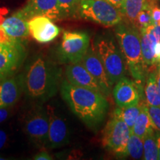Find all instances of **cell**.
Wrapping results in <instances>:
<instances>
[{
  "label": "cell",
  "instance_id": "cell-16",
  "mask_svg": "<svg viewBox=\"0 0 160 160\" xmlns=\"http://www.w3.org/2000/svg\"><path fill=\"white\" fill-rule=\"evenodd\" d=\"M65 77L72 85L102 93L99 84L81 62L70 63L66 67Z\"/></svg>",
  "mask_w": 160,
  "mask_h": 160
},
{
  "label": "cell",
  "instance_id": "cell-20",
  "mask_svg": "<svg viewBox=\"0 0 160 160\" xmlns=\"http://www.w3.org/2000/svg\"><path fill=\"white\" fill-rule=\"evenodd\" d=\"M157 71H152L146 79L145 93L147 103L160 107V93L157 85Z\"/></svg>",
  "mask_w": 160,
  "mask_h": 160
},
{
  "label": "cell",
  "instance_id": "cell-7",
  "mask_svg": "<svg viewBox=\"0 0 160 160\" xmlns=\"http://www.w3.org/2000/svg\"><path fill=\"white\" fill-rule=\"evenodd\" d=\"M89 47L90 37L86 32L65 31L57 49V58L62 63L79 62Z\"/></svg>",
  "mask_w": 160,
  "mask_h": 160
},
{
  "label": "cell",
  "instance_id": "cell-9",
  "mask_svg": "<svg viewBox=\"0 0 160 160\" xmlns=\"http://www.w3.org/2000/svg\"><path fill=\"white\" fill-rule=\"evenodd\" d=\"M25 128L33 143L39 147L45 146L49 130L48 110L40 106L32 110L26 118Z\"/></svg>",
  "mask_w": 160,
  "mask_h": 160
},
{
  "label": "cell",
  "instance_id": "cell-37",
  "mask_svg": "<svg viewBox=\"0 0 160 160\" xmlns=\"http://www.w3.org/2000/svg\"><path fill=\"white\" fill-rule=\"evenodd\" d=\"M157 71V73L160 75V62H159V66H158V69Z\"/></svg>",
  "mask_w": 160,
  "mask_h": 160
},
{
  "label": "cell",
  "instance_id": "cell-30",
  "mask_svg": "<svg viewBox=\"0 0 160 160\" xmlns=\"http://www.w3.org/2000/svg\"><path fill=\"white\" fill-rule=\"evenodd\" d=\"M9 113L8 108H0V123L7 119L9 116Z\"/></svg>",
  "mask_w": 160,
  "mask_h": 160
},
{
  "label": "cell",
  "instance_id": "cell-14",
  "mask_svg": "<svg viewBox=\"0 0 160 160\" xmlns=\"http://www.w3.org/2000/svg\"><path fill=\"white\" fill-rule=\"evenodd\" d=\"M49 116V130L45 146L50 149L62 147L69 142L68 127L65 121L58 117L51 106L48 107Z\"/></svg>",
  "mask_w": 160,
  "mask_h": 160
},
{
  "label": "cell",
  "instance_id": "cell-10",
  "mask_svg": "<svg viewBox=\"0 0 160 160\" xmlns=\"http://www.w3.org/2000/svg\"><path fill=\"white\" fill-rule=\"evenodd\" d=\"M17 12L28 21L37 16H45L52 20L64 17L57 0H28L25 7Z\"/></svg>",
  "mask_w": 160,
  "mask_h": 160
},
{
  "label": "cell",
  "instance_id": "cell-36",
  "mask_svg": "<svg viewBox=\"0 0 160 160\" xmlns=\"http://www.w3.org/2000/svg\"><path fill=\"white\" fill-rule=\"evenodd\" d=\"M155 29H156V31L157 32V33L160 37V25H155Z\"/></svg>",
  "mask_w": 160,
  "mask_h": 160
},
{
  "label": "cell",
  "instance_id": "cell-22",
  "mask_svg": "<svg viewBox=\"0 0 160 160\" xmlns=\"http://www.w3.org/2000/svg\"><path fill=\"white\" fill-rule=\"evenodd\" d=\"M142 105L139 103L138 105L130 106V107L127 108L118 107L117 108L115 109L113 113L119 116L120 118H122L128 126L129 128L132 130L136 120L139 114Z\"/></svg>",
  "mask_w": 160,
  "mask_h": 160
},
{
  "label": "cell",
  "instance_id": "cell-25",
  "mask_svg": "<svg viewBox=\"0 0 160 160\" xmlns=\"http://www.w3.org/2000/svg\"><path fill=\"white\" fill-rule=\"evenodd\" d=\"M154 5L153 3H148L146 2L143 9L140 11L138 15L136 25L139 26V28H144L148 26L153 25V20H152V8Z\"/></svg>",
  "mask_w": 160,
  "mask_h": 160
},
{
  "label": "cell",
  "instance_id": "cell-27",
  "mask_svg": "<svg viewBox=\"0 0 160 160\" xmlns=\"http://www.w3.org/2000/svg\"><path fill=\"white\" fill-rule=\"evenodd\" d=\"M147 107L155 130L160 132V107L150 105L148 103Z\"/></svg>",
  "mask_w": 160,
  "mask_h": 160
},
{
  "label": "cell",
  "instance_id": "cell-31",
  "mask_svg": "<svg viewBox=\"0 0 160 160\" xmlns=\"http://www.w3.org/2000/svg\"><path fill=\"white\" fill-rule=\"evenodd\" d=\"M7 141V134L4 131L0 130V149H2L5 145Z\"/></svg>",
  "mask_w": 160,
  "mask_h": 160
},
{
  "label": "cell",
  "instance_id": "cell-13",
  "mask_svg": "<svg viewBox=\"0 0 160 160\" xmlns=\"http://www.w3.org/2000/svg\"><path fill=\"white\" fill-rule=\"evenodd\" d=\"M141 90L135 82L124 77L115 84L113 90V99L119 108H127L138 105Z\"/></svg>",
  "mask_w": 160,
  "mask_h": 160
},
{
  "label": "cell",
  "instance_id": "cell-26",
  "mask_svg": "<svg viewBox=\"0 0 160 160\" xmlns=\"http://www.w3.org/2000/svg\"><path fill=\"white\" fill-rule=\"evenodd\" d=\"M62 13L65 17L74 15L79 11L82 0H57Z\"/></svg>",
  "mask_w": 160,
  "mask_h": 160
},
{
  "label": "cell",
  "instance_id": "cell-3",
  "mask_svg": "<svg viewBox=\"0 0 160 160\" xmlns=\"http://www.w3.org/2000/svg\"><path fill=\"white\" fill-rule=\"evenodd\" d=\"M115 35L130 73L139 89L142 91L148 77V71L142 53L141 33L135 28L119 23L115 29Z\"/></svg>",
  "mask_w": 160,
  "mask_h": 160
},
{
  "label": "cell",
  "instance_id": "cell-18",
  "mask_svg": "<svg viewBox=\"0 0 160 160\" xmlns=\"http://www.w3.org/2000/svg\"><path fill=\"white\" fill-rule=\"evenodd\" d=\"M2 27L10 37L20 41L25 39L30 33L28 20L17 11L10 17L6 18L2 24Z\"/></svg>",
  "mask_w": 160,
  "mask_h": 160
},
{
  "label": "cell",
  "instance_id": "cell-28",
  "mask_svg": "<svg viewBox=\"0 0 160 160\" xmlns=\"http://www.w3.org/2000/svg\"><path fill=\"white\" fill-rule=\"evenodd\" d=\"M152 20L154 25H156L158 22L160 20V8L157 7V6L153 5L152 8Z\"/></svg>",
  "mask_w": 160,
  "mask_h": 160
},
{
  "label": "cell",
  "instance_id": "cell-19",
  "mask_svg": "<svg viewBox=\"0 0 160 160\" xmlns=\"http://www.w3.org/2000/svg\"><path fill=\"white\" fill-rule=\"evenodd\" d=\"M154 126L148 111L147 104H142L141 111L131 130V133L144 138L148 133L154 131Z\"/></svg>",
  "mask_w": 160,
  "mask_h": 160
},
{
  "label": "cell",
  "instance_id": "cell-12",
  "mask_svg": "<svg viewBox=\"0 0 160 160\" xmlns=\"http://www.w3.org/2000/svg\"><path fill=\"white\" fill-rule=\"evenodd\" d=\"M81 62L99 84L103 94L109 95L113 85L108 77L103 64L102 63L101 60L92 46L89 47L82 59L81 60Z\"/></svg>",
  "mask_w": 160,
  "mask_h": 160
},
{
  "label": "cell",
  "instance_id": "cell-11",
  "mask_svg": "<svg viewBox=\"0 0 160 160\" xmlns=\"http://www.w3.org/2000/svg\"><path fill=\"white\" fill-rule=\"evenodd\" d=\"M30 34L38 42L45 44L53 41L60 33V28L45 16H37L28 21Z\"/></svg>",
  "mask_w": 160,
  "mask_h": 160
},
{
  "label": "cell",
  "instance_id": "cell-23",
  "mask_svg": "<svg viewBox=\"0 0 160 160\" xmlns=\"http://www.w3.org/2000/svg\"><path fill=\"white\" fill-rule=\"evenodd\" d=\"M144 141V156L145 160L159 159L157 138L154 131L151 132L143 138Z\"/></svg>",
  "mask_w": 160,
  "mask_h": 160
},
{
  "label": "cell",
  "instance_id": "cell-21",
  "mask_svg": "<svg viewBox=\"0 0 160 160\" xmlns=\"http://www.w3.org/2000/svg\"><path fill=\"white\" fill-rule=\"evenodd\" d=\"M145 3L146 0H124L120 11L130 22L136 25L138 15Z\"/></svg>",
  "mask_w": 160,
  "mask_h": 160
},
{
  "label": "cell",
  "instance_id": "cell-29",
  "mask_svg": "<svg viewBox=\"0 0 160 160\" xmlns=\"http://www.w3.org/2000/svg\"><path fill=\"white\" fill-rule=\"evenodd\" d=\"M33 159L36 160H51L53 158L48 154V152L42 151L36 154L33 157Z\"/></svg>",
  "mask_w": 160,
  "mask_h": 160
},
{
  "label": "cell",
  "instance_id": "cell-2",
  "mask_svg": "<svg viewBox=\"0 0 160 160\" xmlns=\"http://www.w3.org/2000/svg\"><path fill=\"white\" fill-rule=\"evenodd\" d=\"M22 75L25 94L39 102L53 97L60 88L62 81L61 68L41 56L32 60Z\"/></svg>",
  "mask_w": 160,
  "mask_h": 160
},
{
  "label": "cell",
  "instance_id": "cell-1",
  "mask_svg": "<svg viewBox=\"0 0 160 160\" xmlns=\"http://www.w3.org/2000/svg\"><path fill=\"white\" fill-rule=\"evenodd\" d=\"M60 92L71 111L87 127L96 130L102 123L109 106L102 93L73 85L67 79L62 81Z\"/></svg>",
  "mask_w": 160,
  "mask_h": 160
},
{
  "label": "cell",
  "instance_id": "cell-35",
  "mask_svg": "<svg viewBox=\"0 0 160 160\" xmlns=\"http://www.w3.org/2000/svg\"><path fill=\"white\" fill-rule=\"evenodd\" d=\"M157 85H158V88H159V93H160V75L157 73Z\"/></svg>",
  "mask_w": 160,
  "mask_h": 160
},
{
  "label": "cell",
  "instance_id": "cell-34",
  "mask_svg": "<svg viewBox=\"0 0 160 160\" xmlns=\"http://www.w3.org/2000/svg\"><path fill=\"white\" fill-rule=\"evenodd\" d=\"M155 135H156V138H157L158 155H159V159L160 160V132L157 131V133H155Z\"/></svg>",
  "mask_w": 160,
  "mask_h": 160
},
{
  "label": "cell",
  "instance_id": "cell-6",
  "mask_svg": "<svg viewBox=\"0 0 160 160\" xmlns=\"http://www.w3.org/2000/svg\"><path fill=\"white\" fill-rule=\"evenodd\" d=\"M131 134L125 121L119 116L113 113L103 131L102 145L118 157L128 156V142Z\"/></svg>",
  "mask_w": 160,
  "mask_h": 160
},
{
  "label": "cell",
  "instance_id": "cell-8",
  "mask_svg": "<svg viewBox=\"0 0 160 160\" xmlns=\"http://www.w3.org/2000/svg\"><path fill=\"white\" fill-rule=\"evenodd\" d=\"M26 57L22 42H12L0 41V78L12 75L19 68Z\"/></svg>",
  "mask_w": 160,
  "mask_h": 160
},
{
  "label": "cell",
  "instance_id": "cell-33",
  "mask_svg": "<svg viewBox=\"0 0 160 160\" xmlns=\"http://www.w3.org/2000/svg\"><path fill=\"white\" fill-rule=\"evenodd\" d=\"M155 54H156V59H157V63L160 62V42H158L156 44Z\"/></svg>",
  "mask_w": 160,
  "mask_h": 160
},
{
  "label": "cell",
  "instance_id": "cell-15",
  "mask_svg": "<svg viewBox=\"0 0 160 160\" xmlns=\"http://www.w3.org/2000/svg\"><path fill=\"white\" fill-rule=\"evenodd\" d=\"M23 90L22 75H9L0 78V108L13 105L21 97Z\"/></svg>",
  "mask_w": 160,
  "mask_h": 160
},
{
  "label": "cell",
  "instance_id": "cell-24",
  "mask_svg": "<svg viewBox=\"0 0 160 160\" xmlns=\"http://www.w3.org/2000/svg\"><path fill=\"white\" fill-rule=\"evenodd\" d=\"M128 156L134 159H143L144 141L143 138L131 133L127 147Z\"/></svg>",
  "mask_w": 160,
  "mask_h": 160
},
{
  "label": "cell",
  "instance_id": "cell-17",
  "mask_svg": "<svg viewBox=\"0 0 160 160\" xmlns=\"http://www.w3.org/2000/svg\"><path fill=\"white\" fill-rule=\"evenodd\" d=\"M140 33L142 53L146 69L148 71V68L153 67L157 63L156 59L155 46L158 42H160V37L156 31L154 24L140 29Z\"/></svg>",
  "mask_w": 160,
  "mask_h": 160
},
{
  "label": "cell",
  "instance_id": "cell-32",
  "mask_svg": "<svg viewBox=\"0 0 160 160\" xmlns=\"http://www.w3.org/2000/svg\"><path fill=\"white\" fill-rule=\"evenodd\" d=\"M106 1H108V2L112 4L116 8H117L118 9L121 10L124 0H106Z\"/></svg>",
  "mask_w": 160,
  "mask_h": 160
},
{
  "label": "cell",
  "instance_id": "cell-4",
  "mask_svg": "<svg viewBox=\"0 0 160 160\" xmlns=\"http://www.w3.org/2000/svg\"><path fill=\"white\" fill-rule=\"evenodd\" d=\"M91 46L103 64L112 85H115L121 78L125 77L127 64L114 40L100 37L95 39Z\"/></svg>",
  "mask_w": 160,
  "mask_h": 160
},
{
  "label": "cell",
  "instance_id": "cell-5",
  "mask_svg": "<svg viewBox=\"0 0 160 160\" xmlns=\"http://www.w3.org/2000/svg\"><path fill=\"white\" fill-rule=\"evenodd\" d=\"M78 12L84 19L105 27L117 25L122 19L121 11L106 0H82Z\"/></svg>",
  "mask_w": 160,
  "mask_h": 160
}]
</instances>
